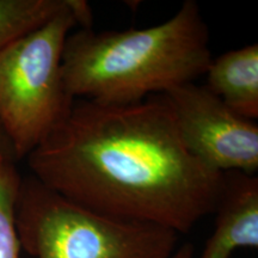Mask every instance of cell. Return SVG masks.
I'll return each mask as SVG.
<instances>
[{"label":"cell","mask_w":258,"mask_h":258,"mask_svg":"<svg viewBox=\"0 0 258 258\" xmlns=\"http://www.w3.org/2000/svg\"><path fill=\"white\" fill-rule=\"evenodd\" d=\"M76 27L92 28L85 0L66 8L0 50V125L17 159L27 158L69 116L76 99L67 92L62 54Z\"/></svg>","instance_id":"3957f363"},{"label":"cell","mask_w":258,"mask_h":258,"mask_svg":"<svg viewBox=\"0 0 258 258\" xmlns=\"http://www.w3.org/2000/svg\"><path fill=\"white\" fill-rule=\"evenodd\" d=\"M16 224L34 258H171L179 245L172 230L84 207L31 175L22 178Z\"/></svg>","instance_id":"277c9868"},{"label":"cell","mask_w":258,"mask_h":258,"mask_svg":"<svg viewBox=\"0 0 258 258\" xmlns=\"http://www.w3.org/2000/svg\"><path fill=\"white\" fill-rule=\"evenodd\" d=\"M22 178L16 161L0 160V258H21L16 206Z\"/></svg>","instance_id":"9c48e42d"},{"label":"cell","mask_w":258,"mask_h":258,"mask_svg":"<svg viewBox=\"0 0 258 258\" xmlns=\"http://www.w3.org/2000/svg\"><path fill=\"white\" fill-rule=\"evenodd\" d=\"M27 159L31 176L71 201L178 234L214 213L224 179L189 152L163 95L128 105L77 99Z\"/></svg>","instance_id":"6da1fadb"},{"label":"cell","mask_w":258,"mask_h":258,"mask_svg":"<svg viewBox=\"0 0 258 258\" xmlns=\"http://www.w3.org/2000/svg\"><path fill=\"white\" fill-rule=\"evenodd\" d=\"M212 59L200 6L185 0L170 19L151 28L71 32L62 73L76 101L128 105L194 83Z\"/></svg>","instance_id":"7a4b0ae2"},{"label":"cell","mask_w":258,"mask_h":258,"mask_svg":"<svg viewBox=\"0 0 258 258\" xmlns=\"http://www.w3.org/2000/svg\"><path fill=\"white\" fill-rule=\"evenodd\" d=\"M194 254H195L194 245L191 243H183L178 245L171 258H194Z\"/></svg>","instance_id":"8fae6325"},{"label":"cell","mask_w":258,"mask_h":258,"mask_svg":"<svg viewBox=\"0 0 258 258\" xmlns=\"http://www.w3.org/2000/svg\"><path fill=\"white\" fill-rule=\"evenodd\" d=\"M214 213V230L200 258H232L238 249H257L258 177L225 172Z\"/></svg>","instance_id":"8992f818"},{"label":"cell","mask_w":258,"mask_h":258,"mask_svg":"<svg viewBox=\"0 0 258 258\" xmlns=\"http://www.w3.org/2000/svg\"><path fill=\"white\" fill-rule=\"evenodd\" d=\"M67 4L69 0H0V50L46 23Z\"/></svg>","instance_id":"ba28073f"},{"label":"cell","mask_w":258,"mask_h":258,"mask_svg":"<svg viewBox=\"0 0 258 258\" xmlns=\"http://www.w3.org/2000/svg\"><path fill=\"white\" fill-rule=\"evenodd\" d=\"M206 88L245 118H258V44L226 51L212 59Z\"/></svg>","instance_id":"52a82bcc"},{"label":"cell","mask_w":258,"mask_h":258,"mask_svg":"<svg viewBox=\"0 0 258 258\" xmlns=\"http://www.w3.org/2000/svg\"><path fill=\"white\" fill-rule=\"evenodd\" d=\"M0 160H11L17 163V156H16L15 148L12 146L11 141L5 134L4 129L0 125Z\"/></svg>","instance_id":"30bf717a"},{"label":"cell","mask_w":258,"mask_h":258,"mask_svg":"<svg viewBox=\"0 0 258 258\" xmlns=\"http://www.w3.org/2000/svg\"><path fill=\"white\" fill-rule=\"evenodd\" d=\"M188 151L220 172L254 175L258 170V124L228 108L195 82L163 93Z\"/></svg>","instance_id":"5b68a950"}]
</instances>
